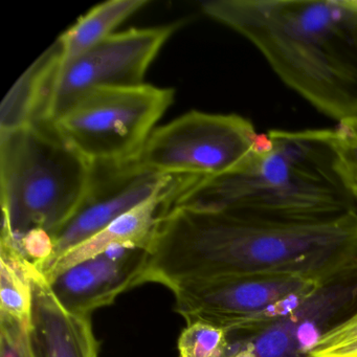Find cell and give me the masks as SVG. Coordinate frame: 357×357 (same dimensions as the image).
<instances>
[{
	"instance_id": "17",
	"label": "cell",
	"mask_w": 357,
	"mask_h": 357,
	"mask_svg": "<svg viewBox=\"0 0 357 357\" xmlns=\"http://www.w3.org/2000/svg\"><path fill=\"white\" fill-rule=\"evenodd\" d=\"M327 141L333 152L334 169L357 204V118L327 129Z\"/></svg>"
},
{
	"instance_id": "4",
	"label": "cell",
	"mask_w": 357,
	"mask_h": 357,
	"mask_svg": "<svg viewBox=\"0 0 357 357\" xmlns=\"http://www.w3.org/2000/svg\"><path fill=\"white\" fill-rule=\"evenodd\" d=\"M91 175L93 165L52 123L0 133L1 234L15 244L31 234L53 237L78 210Z\"/></svg>"
},
{
	"instance_id": "14",
	"label": "cell",
	"mask_w": 357,
	"mask_h": 357,
	"mask_svg": "<svg viewBox=\"0 0 357 357\" xmlns=\"http://www.w3.org/2000/svg\"><path fill=\"white\" fill-rule=\"evenodd\" d=\"M62 62L59 38L18 79L0 106V133L43 120L52 83Z\"/></svg>"
},
{
	"instance_id": "8",
	"label": "cell",
	"mask_w": 357,
	"mask_h": 357,
	"mask_svg": "<svg viewBox=\"0 0 357 357\" xmlns=\"http://www.w3.org/2000/svg\"><path fill=\"white\" fill-rule=\"evenodd\" d=\"M329 280L298 273H243L193 280L170 291L175 311L185 323L202 321L233 332L278 301Z\"/></svg>"
},
{
	"instance_id": "12",
	"label": "cell",
	"mask_w": 357,
	"mask_h": 357,
	"mask_svg": "<svg viewBox=\"0 0 357 357\" xmlns=\"http://www.w3.org/2000/svg\"><path fill=\"white\" fill-rule=\"evenodd\" d=\"M31 284V335L36 357H100L91 315L66 310L34 264Z\"/></svg>"
},
{
	"instance_id": "6",
	"label": "cell",
	"mask_w": 357,
	"mask_h": 357,
	"mask_svg": "<svg viewBox=\"0 0 357 357\" xmlns=\"http://www.w3.org/2000/svg\"><path fill=\"white\" fill-rule=\"evenodd\" d=\"M262 137L239 114L190 112L154 129L132 162L160 174L217 178L243 169Z\"/></svg>"
},
{
	"instance_id": "21",
	"label": "cell",
	"mask_w": 357,
	"mask_h": 357,
	"mask_svg": "<svg viewBox=\"0 0 357 357\" xmlns=\"http://www.w3.org/2000/svg\"><path fill=\"white\" fill-rule=\"evenodd\" d=\"M235 347V352L231 357H255L254 347L250 342L245 340H231Z\"/></svg>"
},
{
	"instance_id": "5",
	"label": "cell",
	"mask_w": 357,
	"mask_h": 357,
	"mask_svg": "<svg viewBox=\"0 0 357 357\" xmlns=\"http://www.w3.org/2000/svg\"><path fill=\"white\" fill-rule=\"evenodd\" d=\"M174 96V89L148 84L93 89L52 124L91 165L129 162L137 158Z\"/></svg>"
},
{
	"instance_id": "2",
	"label": "cell",
	"mask_w": 357,
	"mask_h": 357,
	"mask_svg": "<svg viewBox=\"0 0 357 357\" xmlns=\"http://www.w3.org/2000/svg\"><path fill=\"white\" fill-rule=\"evenodd\" d=\"M202 8L317 112L337 123L357 118V0H211Z\"/></svg>"
},
{
	"instance_id": "20",
	"label": "cell",
	"mask_w": 357,
	"mask_h": 357,
	"mask_svg": "<svg viewBox=\"0 0 357 357\" xmlns=\"http://www.w3.org/2000/svg\"><path fill=\"white\" fill-rule=\"evenodd\" d=\"M0 357H36L31 324L0 315Z\"/></svg>"
},
{
	"instance_id": "13",
	"label": "cell",
	"mask_w": 357,
	"mask_h": 357,
	"mask_svg": "<svg viewBox=\"0 0 357 357\" xmlns=\"http://www.w3.org/2000/svg\"><path fill=\"white\" fill-rule=\"evenodd\" d=\"M185 176L169 189L158 192L139 206H135L105 229L86 241L75 246L62 255L47 271H41L47 282H51L66 269L103 254L116 246H137L149 248L160 219L168 210L169 204L179 192L193 181Z\"/></svg>"
},
{
	"instance_id": "1",
	"label": "cell",
	"mask_w": 357,
	"mask_h": 357,
	"mask_svg": "<svg viewBox=\"0 0 357 357\" xmlns=\"http://www.w3.org/2000/svg\"><path fill=\"white\" fill-rule=\"evenodd\" d=\"M357 267V211L319 222L231 211L169 208L135 286L225 275L298 273L329 280Z\"/></svg>"
},
{
	"instance_id": "7",
	"label": "cell",
	"mask_w": 357,
	"mask_h": 357,
	"mask_svg": "<svg viewBox=\"0 0 357 357\" xmlns=\"http://www.w3.org/2000/svg\"><path fill=\"white\" fill-rule=\"evenodd\" d=\"M178 26L179 24H172L114 33L76 59L60 66L43 120L55 122L93 89L145 84L148 68Z\"/></svg>"
},
{
	"instance_id": "10",
	"label": "cell",
	"mask_w": 357,
	"mask_h": 357,
	"mask_svg": "<svg viewBox=\"0 0 357 357\" xmlns=\"http://www.w3.org/2000/svg\"><path fill=\"white\" fill-rule=\"evenodd\" d=\"M357 309V267L319 286L296 310L252 331L229 333L245 340L255 357H309L319 338Z\"/></svg>"
},
{
	"instance_id": "3",
	"label": "cell",
	"mask_w": 357,
	"mask_h": 357,
	"mask_svg": "<svg viewBox=\"0 0 357 357\" xmlns=\"http://www.w3.org/2000/svg\"><path fill=\"white\" fill-rule=\"evenodd\" d=\"M172 208L319 222L357 211V204L334 169L327 129H273L263 133L260 149L243 169L194 179L171 202Z\"/></svg>"
},
{
	"instance_id": "11",
	"label": "cell",
	"mask_w": 357,
	"mask_h": 357,
	"mask_svg": "<svg viewBox=\"0 0 357 357\" xmlns=\"http://www.w3.org/2000/svg\"><path fill=\"white\" fill-rule=\"evenodd\" d=\"M147 248L116 246L83 261L49 282L60 304L74 314L93 315L133 289L147 260Z\"/></svg>"
},
{
	"instance_id": "19",
	"label": "cell",
	"mask_w": 357,
	"mask_h": 357,
	"mask_svg": "<svg viewBox=\"0 0 357 357\" xmlns=\"http://www.w3.org/2000/svg\"><path fill=\"white\" fill-rule=\"evenodd\" d=\"M309 357H357V309L342 323L326 332Z\"/></svg>"
},
{
	"instance_id": "18",
	"label": "cell",
	"mask_w": 357,
	"mask_h": 357,
	"mask_svg": "<svg viewBox=\"0 0 357 357\" xmlns=\"http://www.w3.org/2000/svg\"><path fill=\"white\" fill-rule=\"evenodd\" d=\"M177 347L179 357H231L235 352L225 329L202 321L187 324Z\"/></svg>"
},
{
	"instance_id": "16",
	"label": "cell",
	"mask_w": 357,
	"mask_h": 357,
	"mask_svg": "<svg viewBox=\"0 0 357 357\" xmlns=\"http://www.w3.org/2000/svg\"><path fill=\"white\" fill-rule=\"evenodd\" d=\"M33 263L9 236L0 239V315L24 323L32 319Z\"/></svg>"
},
{
	"instance_id": "15",
	"label": "cell",
	"mask_w": 357,
	"mask_h": 357,
	"mask_svg": "<svg viewBox=\"0 0 357 357\" xmlns=\"http://www.w3.org/2000/svg\"><path fill=\"white\" fill-rule=\"evenodd\" d=\"M148 3V0H110L89 10L59 37L61 66L112 36L120 24Z\"/></svg>"
},
{
	"instance_id": "9",
	"label": "cell",
	"mask_w": 357,
	"mask_h": 357,
	"mask_svg": "<svg viewBox=\"0 0 357 357\" xmlns=\"http://www.w3.org/2000/svg\"><path fill=\"white\" fill-rule=\"evenodd\" d=\"M185 176L146 170L132 160L120 164H93L89 190L72 218L52 237V252L43 264L47 271L62 255L86 241L158 192Z\"/></svg>"
}]
</instances>
